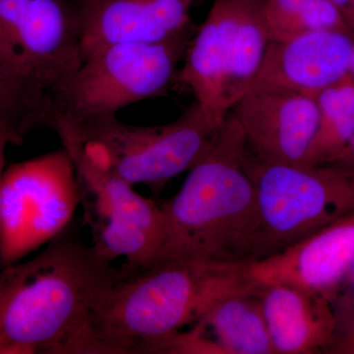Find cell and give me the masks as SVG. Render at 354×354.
I'll return each mask as SVG.
<instances>
[{
    "mask_svg": "<svg viewBox=\"0 0 354 354\" xmlns=\"http://www.w3.org/2000/svg\"><path fill=\"white\" fill-rule=\"evenodd\" d=\"M70 225L0 271V335L10 354H79L91 317L123 276Z\"/></svg>",
    "mask_w": 354,
    "mask_h": 354,
    "instance_id": "obj_1",
    "label": "cell"
},
{
    "mask_svg": "<svg viewBox=\"0 0 354 354\" xmlns=\"http://www.w3.org/2000/svg\"><path fill=\"white\" fill-rule=\"evenodd\" d=\"M257 290L249 263L160 261L123 269L91 317L80 354L155 353L221 300Z\"/></svg>",
    "mask_w": 354,
    "mask_h": 354,
    "instance_id": "obj_2",
    "label": "cell"
},
{
    "mask_svg": "<svg viewBox=\"0 0 354 354\" xmlns=\"http://www.w3.org/2000/svg\"><path fill=\"white\" fill-rule=\"evenodd\" d=\"M249 157L243 132L228 115L179 192L162 205L165 237L155 262L256 260L259 221Z\"/></svg>",
    "mask_w": 354,
    "mask_h": 354,
    "instance_id": "obj_3",
    "label": "cell"
},
{
    "mask_svg": "<svg viewBox=\"0 0 354 354\" xmlns=\"http://www.w3.org/2000/svg\"><path fill=\"white\" fill-rule=\"evenodd\" d=\"M196 28L192 24L158 43L109 44L91 51L50 90L53 128L116 116L131 104L167 94Z\"/></svg>",
    "mask_w": 354,
    "mask_h": 354,
    "instance_id": "obj_4",
    "label": "cell"
},
{
    "mask_svg": "<svg viewBox=\"0 0 354 354\" xmlns=\"http://www.w3.org/2000/svg\"><path fill=\"white\" fill-rule=\"evenodd\" d=\"M264 0H214L196 28L174 83L188 88L223 124L253 87L271 39L263 20Z\"/></svg>",
    "mask_w": 354,
    "mask_h": 354,
    "instance_id": "obj_5",
    "label": "cell"
},
{
    "mask_svg": "<svg viewBox=\"0 0 354 354\" xmlns=\"http://www.w3.org/2000/svg\"><path fill=\"white\" fill-rule=\"evenodd\" d=\"M223 124L194 102L167 124L135 127L111 116L74 127L57 125L53 131L75 139L132 185L143 184L158 191L196 164Z\"/></svg>",
    "mask_w": 354,
    "mask_h": 354,
    "instance_id": "obj_6",
    "label": "cell"
},
{
    "mask_svg": "<svg viewBox=\"0 0 354 354\" xmlns=\"http://www.w3.org/2000/svg\"><path fill=\"white\" fill-rule=\"evenodd\" d=\"M248 171L259 221L255 261L354 215V171L348 167L274 164L250 152Z\"/></svg>",
    "mask_w": 354,
    "mask_h": 354,
    "instance_id": "obj_7",
    "label": "cell"
},
{
    "mask_svg": "<svg viewBox=\"0 0 354 354\" xmlns=\"http://www.w3.org/2000/svg\"><path fill=\"white\" fill-rule=\"evenodd\" d=\"M58 138L75 165L84 220L97 252L111 262L124 258L127 271L153 264L164 241L162 207L139 194L75 139Z\"/></svg>",
    "mask_w": 354,
    "mask_h": 354,
    "instance_id": "obj_8",
    "label": "cell"
},
{
    "mask_svg": "<svg viewBox=\"0 0 354 354\" xmlns=\"http://www.w3.org/2000/svg\"><path fill=\"white\" fill-rule=\"evenodd\" d=\"M79 205L75 165L64 147L9 165L0 181V268L53 241Z\"/></svg>",
    "mask_w": 354,
    "mask_h": 354,
    "instance_id": "obj_9",
    "label": "cell"
},
{
    "mask_svg": "<svg viewBox=\"0 0 354 354\" xmlns=\"http://www.w3.org/2000/svg\"><path fill=\"white\" fill-rule=\"evenodd\" d=\"M9 68L51 88L83 62L78 0H0Z\"/></svg>",
    "mask_w": 354,
    "mask_h": 354,
    "instance_id": "obj_10",
    "label": "cell"
},
{
    "mask_svg": "<svg viewBox=\"0 0 354 354\" xmlns=\"http://www.w3.org/2000/svg\"><path fill=\"white\" fill-rule=\"evenodd\" d=\"M228 115L262 162L304 165L319 121L314 95L277 84L258 82Z\"/></svg>",
    "mask_w": 354,
    "mask_h": 354,
    "instance_id": "obj_11",
    "label": "cell"
},
{
    "mask_svg": "<svg viewBox=\"0 0 354 354\" xmlns=\"http://www.w3.org/2000/svg\"><path fill=\"white\" fill-rule=\"evenodd\" d=\"M354 260V215L263 259L249 263L258 286L285 283L332 300Z\"/></svg>",
    "mask_w": 354,
    "mask_h": 354,
    "instance_id": "obj_12",
    "label": "cell"
},
{
    "mask_svg": "<svg viewBox=\"0 0 354 354\" xmlns=\"http://www.w3.org/2000/svg\"><path fill=\"white\" fill-rule=\"evenodd\" d=\"M83 57L115 43H158L193 24L197 0H78ZM83 58V60H84Z\"/></svg>",
    "mask_w": 354,
    "mask_h": 354,
    "instance_id": "obj_13",
    "label": "cell"
},
{
    "mask_svg": "<svg viewBox=\"0 0 354 354\" xmlns=\"http://www.w3.org/2000/svg\"><path fill=\"white\" fill-rule=\"evenodd\" d=\"M354 32L325 30L271 41L258 82L285 86L311 95L348 75Z\"/></svg>",
    "mask_w": 354,
    "mask_h": 354,
    "instance_id": "obj_14",
    "label": "cell"
},
{
    "mask_svg": "<svg viewBox=\"0 0 354 354\" xmlns=\"http://www.w3.org/2000/svg\"><path fill=\"white\" fill-rule=\"evenodd\" d=\"M274 354L326 353L339 334L328 298L285 283L258 290Z\"/></svg>",
    "mask_w": 354,
    "mask_h": 354,
    "instance_id": "obj_15",
    "label": "cell"
},
{
    "mask_svg": "<svg viewBox=\"0 0 354 354\" xmlns=\"http://www.w3.org/2000/svg\"><path fill=\"white\" fill-rule=\"evenodd\" d=\"M258 290L221 300L191 325L213 354H274Z\"/></svg>",
    "mask_w": 354,
    "mask_h": 354,
    "instance_id": "obj_16",
    "label": "cell"
},
{
    "mask_svg": "<svg viewBox=\"0 0 354 354\" xmlns=\"http://www.w3.org/2000/svg\"><path fill=\"white\" fill-rule=\"evenodd\" d=\"M55 123L50 88L30 77L0 69V132L11 145H21L28 135L53 130Z\"/></svg>",
    "mask_w": 354,
    "mask_h": 354,
    "instance_id": "obj_17",
    "label": "cell"
},
{
    "mask_svg": "<svg viewBox=\"0 0 354 354\" xmlns=\"http://www.w3.org/2000/svg\"><path fill=\"white\" fill-rule=\"evenodd\" d=\"M319 121L305 167L334 164L354 135V80L344 76L315 95Z\"/></svg>",
    "mask_w": 354,
    "mask_h": 354,
    "instance_id": "obj_18",
    "label": "cell"
},
{
    "mask_svg": "<svg viewBox=\"0 0 354 354\" xmlns=\"http://www.w3.org/2000/svg\"><path fill=\"white\" fill-rule=\"evenodd\" d=\"M262 14L271 41L325 30L351 31L330 0H264Z\"/></svg>",
    "mask_w": 354,
    "mask_h": 354,
    "instance_id": "obj_19",
    "label": "cell"
},
{
    "mask_svg": "<svg viewBox=\"0 0 354 354\" xmlns=\"http://www.w3.org/2000/svg\"><path fill=\"white\" fill-rule=\"evenodd\" d=\"M330 302L337 317L339 335L354 325V260Z\"/></svg>",
    "mask_w": 354,
    "mask_h": 354,
    "instance_id": "obj_20",
    "label": "cell"
},
{
    "mask_svg": "<svg viewBox=\"0 0 354 354\" xmlns=\"http://www.w3.org/2000/svg\"><path fill=\"white\" fill-rule=\"evenodd\" d=\"M330 354H354V325L337 335L327 353Z\"/></svg>",
    "mask_w": 354,
    "mask_h": 354,
    "instance_id": "obj_21",
    "label": "cell"
},
{
    "mask_svg": "<svg viewBox=\"0 0 354 354\" xmlns=\"http://www.w3.org/2000/svg\"><path fill=\"white\" fill-rule=\"evenodd\" d=\"M341 12L349 29L354 32V0H330Z\"/></svg>",
    "mask_w": 354,
    "mask_h": 354,
    "instance_id": "obj_22",
    "label": "cell"
},
{
    "mask_svg": "<svg viewBox=\"0 0 354 354\" xmlns=\"http://www.w3.org/2000/svg\"><path fill=\"white\" fill-rule=\"evenodd\" d=\"M334 164L348 167V169H353L354 171V135L346 150L344 151L341 158H339L337 162H334Z\"/></svg>",
    "mask_w": 354,
    "mask_h": 354,
    "instance_id": "obj_23",
    "label": "cell"
},
{
    "mask_svg": "<svg viewBox=\"0 0 354 354\" xmlns=\"http://www.w3.org/2000/svg\"><path fill=\"white\" fill-rule=\"evenodd\" d=\"M7 145H9L8 140L0 132V181H1L4 171H6V150Z\"/></svg>",
    "mask_w": 354,
    "mask_h": 354,
    "instance_id": "obj_24",
    "label": "cell"
},
{
    "mask_svg": "<svg viewBox=\"0 0 354 354\" xmlns=\"http://www.w3.org/2000/svg\"><path fill=\"white\" fill-rule=\"evenodd\" d=\"M0 69H6L9 70V71H12V70L9 68V65L7 64L6 55H4V51L2 50L1 44H0Z\"/></svg>",
    "mask_w": 354,
    "mask_h": 354,
    "instance_id": "obj_25",
    "label": "cell"
},
{
    "mask_svg": "<svg viewBox=\"0 0 354 354\" xmlns=\"http://www.w3.org/2000/svg\"><path fill=\"white\" fill-rule=\"evenodd\" d=\"M348 75L354 80V46L353 55H351V64H349Z\"/></svg>",
    "mask_w": 354,
    "mask_h": 354,
    "instance_id": "obj_26",
    "label": "cell"
},
{
    "mask_svg": "<svg viewBox=\"0 0 354 354\" xmlns=\"http://www.w3.org/2000/svg\"><path fill=\"white\" fill-rule=\"evenodd\" d=\"M0 354H10L9 349L7 348L6 344H4L1 335H0Z\"/></svg>",
    "mask_w": 354,
    "mask_h": 354,
    "instance_id": "obj_27",
    "label": "cell"
}]
</instances>
